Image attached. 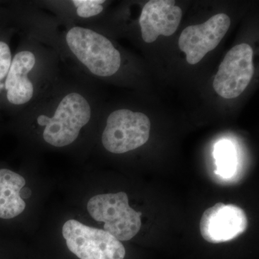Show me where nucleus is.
<instances>
[{
	"mask_svg": "<svg viewBox=\"0 0 259 259\" xmlns=\"http://www.w3.org/2000/svg\"><path fill=\"white\" fill-rule=\"evenodd\" d=\"M217 170L215 173L223 177H230L234 174L236 168V153L231 143L221 141L214 148Z\"/></svg>",
	"mask_w": 259,
	"mask_h": 259,
	"instance_id": "nucleus-12",
	"label": "nucleus"
},
{
	"mask_svg": "<svg viewBox=\"0 0 259 259\" xmlns=\"http://www.w3.org/2000/svg\"><path fill=\"white\" fill-rule=\"evenodd\" d=\"M35 64V56L30 51H21L13 58L5 83L10 103L20 105L31 100L34 88L28 74Z\"/></svg>",
	"mask_w": 259,
	"mask_h": 259,
	"instance_id": "nucleus-10",
	"label": "nucleus"
},
{
	"mask_svg": "<svg viewBox=\"0 0 259 259\" xmlns=\"http://www.w3.org/2000/svg\"><path fill=\"white\" fill-rule=\"evenodd\" d=\"M91 117L88 100L79 93H70L62 99L52 117L38 116L39 125L45 126L42 137L46 142L55 146H69L77 139L80 131Z\"/></svg>",
	"mask_w": 259,
	"mask_h": 259,
	"instance_id": "nucleus-1",
	"label": "nucleus"
},
{
	"mask_svg": "<svg viewBox=\"0 0 259 259\" xmlns=\"http://www.w3.org/2000/svg\"><path fill=\"white\" fill-rule=\"evenodd\" d=\"M88 209L95 221L105 223L104 231L118 241H129L141 229L142 214L130 207L125 192L95 196L89 200Z\"/></svg>",
	"mask_w": 259,
	"mask_h": 259,
	"instance_id": "nucleus-3",
	"label": "nucleus"
},
{
	"mask_svg": "<svg viewBox=\"0 0 259 259\" xmlns=\"http://www.w3.org/2000/svg\"><path fill=\"white\" fill-rule=\"evenodd\" d=\"M231 19L224 13L214 15L205 23L187 27L181 33L179 47L190 64H197L214 50L226 35Z\"/></svg>",
	"mask_w": 259,
	"mask_h": 259,
	"instance_id": "nucleus-7",
	"label": "nucleus"
},
{
	"mask_svg": "<svg viewBox=\"0 0 259 259\" xmlns=\"http://www.w3.org/2000/svg\"><path fill=\"white\" fill-rule=\"evenodd\" d=\"M150 131L151 121L145 114L126 109L115 110L107 118L102 144L111 153L128 152L146 144Z\"/></svg>",
	"mask_w": 259,
	"mask_h": 259,
	"instance_id": "nucleus-5",
	"label": "nucleus"
},
{
	"mask_svg": "<svg viewBox=\"0 0 259 259\" xmlns=\"http://www.w3.org/2000/svg\"><path fill=\"white\" fill-rule=\"evenodd\" d=\"M66 40L71 52L93 74L107 77L120 69V52L101 34L74 27L66 34Z\"/></svg>",
	"mask_w": 259,
	"mask_h": 259,
	"instance_id": "nucleus-2",
	"label": "nucleus"
},
{
	"mask_svg": "<svg viewBox=\"0 0 259 259\" xmlns=\"http://www.w3.org/2000/svg\"><path fill=\"white\" fill-rule=\"evenodd\" d=\"M12 64V55L10 47L5 42L0 41V92L5 88L3 80L8 76Z\"/></svg>",
	"mask_w": 259,
	"mask_h": 259,
	"instance_id": "nucleus-14",
	"label": "nucleus"
},
{
	"mask_svg": "<svg viewBox=\"0 0 259 259\" xmlns=\"http://www.w3.org/2000/svg\"><path fill=\"white\" fill-rule=\"evenodd\" d=\"M62 233L70 251L80 259L125 258L123 245L104 230L69 220L64 223Z\"/></svg>",
	"mask_w": 259,
	"mask_h": 259,
	"instance_id": "nucleus-4",
	"label": "nucleus"
},
{
	"mask_svg": "<svg viewBox=\"0 0 259 259\" xmlns=\"http://www.w3.org/2000/svg\"><path fill=\"white\" fill-rule=\"evenodd\" d=\"M182 11L173 0H151L141 12L139 23L143 40L156 41L160 35H173L182 20Z\"/></svg>",
	"mask_w": 259,
	"mask_h": 259,
	"instance_id": "nucleus-9",
	"label": "nucleus"
},
{
	"mask_svg": "<svg viewBox=\"0 0 259 259\" xmlns=\"http://www.w3.org/2000/svg\"><path fill=\"white\" fill-rule=\"evenodd\" d=\"M31 195V191L29 188L22 189L20 191V197L22 199L28 198Z\"/></svg>",
	"mask_w": 259,
	"mask_h": 259,
	"instance_id": "nucleus-15",
	"label": "nucleus"
},
{
	"mask_svg": "<svg viewBox=\"0 0 259 259\" xmlns=\"http://www.w3.org/2000/svg\"><path fill=\"white\" fill-rule=\"evenodd\" d=\"M253 73V50L248 44H239L225 56L213 81V88L223 98H236L248 86Z\"/></svg>",
	"mask_w": 259,
	"mask_h": 259,
	"instance_id": "nucleus-6",
	"label": "nucleus"
},
{
	"mask_svg": "<svg viewBox=\"0 0 259 259\" xmlns=\"http://www.w3.org/2000/svg\"><path fill=\"white\" fill-rule=\"evenodd\" d=\"M247 226L248 219L241 207L220 202L204 211L199 229L206 241L221 243L241 236Z\"/></svg>",
	"mask_w": 259,
	"mask_h": 259,
	"instance_id": "nucleus-8",
	"label": "nucleus"
},
{
	"mask_svg": "<svg viewBox=\"0 0 259 259\" xmlns=\"http://www.w3.org/2000/svg\"><path fill=\"white\" fill-rule=\"evenodd\" d=\"M73 4L76 6V13L81 18H88L101 13L103 10L102 3L104 0H74Z\"/></svg>",
	"mask_w": 259,
	"mask_h": 259,
	"instance_id": "nucleus-13",
	"label": "nucleus"
},
{
	"mask_svg": "<svg viewBox=\"0 0 259 259\" xmlns=\"http://www.w3.org/2000/svg\"><path fill=\"white\" fill-rule=\"evenodd\" d=\"M25 180L9 169H0V218L11 219L21 214L26 207L20 197Z\"/></svg>",
	"mask_w": 259,
	"mask_h": 259,
	"instance_id": "nucleus-11",
	"label": "nucleus"
}]
</instances>
